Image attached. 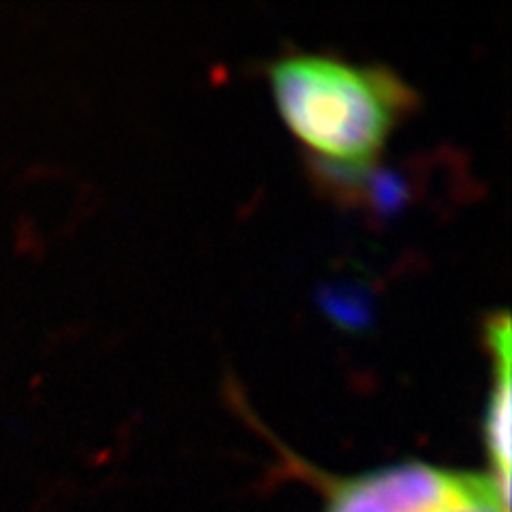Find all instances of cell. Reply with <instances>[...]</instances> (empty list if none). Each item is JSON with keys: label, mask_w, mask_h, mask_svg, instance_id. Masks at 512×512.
<instances>
[{"label": "cell", "mask_w": 512, "mask_h": 512, "mask_svg": "<svg viewBox=\"0 0 512 512\" xmlns=\"http://www.w3.org/2000/svg\"><path fill=\"white\" fill-rule=\"evenodd\" d=\"M282 118L329 167L357 175L374 165L414 90L393 69L327 54H286L269 69Z\"/></svg>", "instance_id": "6da1fadb"}, {"label": "cell", "mask_w": 512, "mask_h": 512, "mask_svg": "<svg viewBox=\"0 0 512 512\" xmlns=\"http://www.w3.org/2000/svg\"><path fill=\"white\" fill-rule=\"evenodd\" d=\"M487 342L495 359V380L485 414V438L495 463V478L510 485V323L495 314L487 325Z\"/></svg>", "instance_id": "3957f363"}, {"label": "cell", "mask_w": 512, "mask_h": 512, "mask_svg": "<svg viewBox=\"0 0 512 512\" xmlns=\"http://www.w3.org/2000/svg\"><path fill=\"white\" fill-rule=\"evenodd\" d=\"M468 474L406 461L340 483L327 512H438Z\"/></svg>", "instance_id": "7a4b0ae2"}, {"label": "cell", "mask_w": 512, "mask_h": 512, "mask_svg": "<svg viewBox=\"0 0 512 512\" xmlns=\"http://www.w3.org/2000/svg\"><path fill=\"white\" fill-rule=\"evenodd\" d=\"M510 485L495 476L468 474L451 502L438 512H508Z\"/></svg>", "instance_id": "277c9868"}]
</instances>
